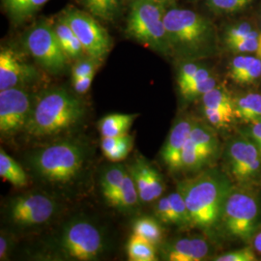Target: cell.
I'll return each mask as SVG.
<instances>
[{"label":"cell","mask_w":261,"mask_h":261,"mask_svg":"<svg viewBox=\"0 0 261 261\" xmlns=\"http://www.w3.org/2000/svg\"><path fill=\"white\" fill-rule=\"evenodd\" d=\"M7 252H8L7 239H6L5 236L1 235V237H0V258H1V260L6 258Z\"/></svg>","instance_id":"obj_43"},{"label":"cell","mask_w":261,"mask_h":261,"mask_svg":"<svg viewBox=\"0 0 261 261\" xmlns=\"http://www.w3.org/2000/svg\"><path fill=\"white\" fill-rule=\"evenodd\" d=\"M165 5L154 0H132L126 33L140 43L168 54L172 48L165 27Z\"/></svg>","instance_id":"obj_4"},{"label":"cell","mask_w":261,"mask_h":261,"mask_svg":"<svg viewBox=\"0 0 261 261\" xmlns=\"http://www.w3.org/2000/svg\"><path fill=\"white\" fill-rule=\"evenodd\" d=\"M230 190L227 178L217 170L180 182L177 191L185 199L191 225L209 231L219 224Z\"/></svg>","instance_id":"obj_1"},{"label":"cell","mask_w":261,"mask_h":261,"mask_svg":"<svg viewBox=\"0 0 261 261\" xmlns=\"http://www.w3.org/2000/svg\"><path fill=\"white\" fill-rule=\"evenodd\" d=\"M226 157L230 175L239 185H250L260 178V151L249 136H239L231 140Z\"/></svg>","instance_id":"obj_9"},{"label":"cell","mask_w":261,"mask_h":261,"mask_svg":"<svg viewBox=\"0 0 261 261\" xmlns=\"http://www.w3.org/2000/svg\"><path fill=\"white\" fill-rule=\"evenodd\" d=\"M83 3L95 18L112 21L120 15L124 0H83Z\"/></svg>","instance_id":"obj_22"},{"label":"cell","mask_w":261,"mask_h":261,"mask_svg":"<svg viewBox=\"0 0 261 261\" xmlns=\"http://www.w3.org/2000/svg\"><path fill=\"white\" fill-rule=\"evenodd\" d=\"M94 75H95V73L86 75V76H84V77L76 79V80L72 81L75 92L79 94L86 93L89 90V88H90V86L92 84Z\"/></svg>","instance_id":"obj_42"},{"label":"cell","mask_w":261,"mask_h":261,"mask_svg":"<svg viewBox=\"0 0 261 261\" xmlns=\"http://www.w3.org/2000/svg\"><path fill=\"white\" fill-rule=\"evenodd\" d=\"M147 177H148V193H149V202L158 199L163 195L165 185L163 178L158 171L148 165L147 168Z\"/></svg>","instance_id":"obj_35"},{"label":"cell","mask_w":261,"mask_h":261,"mask_svg":"<svg viewBox=\"0 0 261 261\" xmlns=\"http://www.w3.org/2000/svg\"><path fill=\"white\" fill-rule=\"evenodd\" d=\"M155 213L159 220L165 224H173V217L168 196L162 197L155 206Z\"/></svg>","instance_id":"obj_39"},{"label":"cell","mask_w":261,"mask_h":261,"mask_svg":"<svg viewBox=\"0 0 261 261\" xmlns=\"http://www.w3.org/2000/svg\"><path fill=\"white\" fill-rule=\"evenodd\" d=\"M154 1H156V2H159V3H161V4H163V5H167L168 4L169 2H171V0H154Z\"/></svg>","instance_id":"obj_45"},{"label":"cell","mask_w":261,"mask_h":261,"mask_svg":"<svg viewBox=\"0 0 261 261\" xmlns=\"http://www.w3.org/2000/svg\"><path fill=\"white\" fill-rule=\"evenodd\" d=\"M138 115L113 113L105 116L99 123L102 137H120L127 135Z\"/></svg>","instance_id":"obj_21"},{"label":"cell","mask_w":261,"mask_h":261,"mask_svg":"<svg viewBox=\"0 0 261 261\" xmlns=\"http://www.w3.org/2000/svg\"><path fill=\"white\" fill-rule=\"evenodd\" d=\"M134 233L140 235L153 245H158L163 238V230L158 222L150 217H142L133 224Z\"/></svg>","instance_id":"obj_28"},{"label":"cell","mask_w":261,"mask_h":261,"mask_svg":"<svg viewBox=\"0 0 261 261\" xmlns=\"http://www.w3.org/2000/svg\"><path fill=\"white\" fill-rule=\"evenodd\" d=\"M209 161L197 148L196 143L189 139L181 156V169L186 170H197L203 168Z\"/></svg>","instance_id":"obj_29"},{"label":"cell","mask_w":261,"mask_h":261,"mask_svg":"<svg viewBox=\"0 0 261 261\" xmlns=\"http://www.w3.org/2000/svg\"><path fill=\"white\" fill-rule=\"evenodd\" d=\"M140 196L138 189L135 184V181L130 171L127 170L121 187L117 194L113 197L111 205L118 207V208H130L136 205L139 202Z\"/></svg>","instance_id":"obj_26"},{"label":"cell","mask_w":261,"mask_h":261,"mask_svg":"<svg viewBox=\"0 0 261 261\" xmlns=\"http://www.w3.org/2000/svg\"><path fill=\"white\" fill-rule=\"evenodd\" d=\"M253 246L254 249L261 253V232L256 234L253 238Z\"/></svg>","instance_id":"obj_44"},{"label":"cell","mask_w":261,"mask_h":261,"mask_svg":"<svg viewBox=\"0 0 261 261\" xmlns=\"http://www.w3.org/2000/svg\"><path fill=\"white\" fill-rule=\"evenodd\" d=\"M254 29L248 23V22H242L238 25H235L229 28L225 33V43L230 44L235 41H238L242 38L247 37L250 35Z\"/></svg>","instance_id":"obj_38"},{"label":"cell","mask_w":261,"mask_h":261,"mask_svg":"<svg viewBox=\"0 0 261 261\" xmlns=\"http://www.w3.org/2000/svg\"><path fill=\"white\" fill-rule=\"evenodd\" d=\"M168 196L169 203L171 206L173 224H177L180 226L191 225L190 214H189L188 207H187L184 197L178 191L169 194V196Z\"/></svg>","instance_id":"obj_30"},{"label":"cell","mask_w":261,"mask_h":261,"mask_svg":"<svg viewBox=\"0 0 261 261\" xmlns=\"http://www.w3.org/2000/svg\"><path fill=\"white\" fill-rule=\"evenodd\" d=\"M217 86V80L214 76H209L196 84H191L180 91L183 98L186 100H195L198 97H202L204 94L209 92Z\"/></svg>","instance_id":"obj_32"},{"label":"cell","mask_w":261,"mask_h":261,"mask_svg":"<svg viewBox=\"0 0 261 261\" xmlns=\"http://www.w3.org/2000/svg\"><path fill=\"white\" fill-rule=\"evenodd\" d=\"M216 261H254L256 260L255 252L252 247H245L233 252H226L215 258Z\"/></svg>","instance_id":"obj_37"},{"label":"cell","mask_w":261,"mask_h":261,"mask_svg":"<svg viewBox=\"0 0 261 261\" xmlns=\"http://www.w3.org/2000/svg\"><path fill=\"white\" fill-rule=\"evenodd\" d=\"M98 62V60L94 59L92 57L86 59H80L72 70V81L96 73Z\"/></svg>","instance_id":"obj_36"},{"label":"cell","mask_w":261,"mask_h":261,"mask_svg":"<svg viewBox=\"0 0 261 261\" xmlns=\"http://www.w3.org/2000/svg\"><path fill=\"white\" fill-rule=\"evenodd\" d=\"M261 76V58L255 57L252 66L247 71V73L243 75L242 79L238 84H250L257 81Z\"/></svg>","instance_id":"obj_41"},{"label":"cell","mask_w":261,"mask_h":261,"mask_svg":"<svg viewBox=\"0 0 261 261\" xmlns=\"http://www.w3.org/2000/svg\"><path fill=\"white\" fill-rule=\"evenodd\" d=\"M84 160V152L79 145L62 142L35 152L30 163L41 177L54 183H67L79 174Z\"/></svg>","instance_id":"obj_5"},{"label":"cell","mask_w":261,"mask_h":261,"mask_svg":"<svg viewBox=\"0 0 261 261\" xmlns=\"http://www.w3.org/2000/svg\"><path fill=\"white\" fill-rule=\"evenodd\" d=\"M82 102L64 89L42 94L32 107L24 130L35 138L49 137L73 127L84 116Z\"/></svg>","instance_id":"obj_2"},{"label":"cell","mask_w":261,"mask_h":261,"mask_svg":"<svg viewBox=\"0 0 261 261\" xmlns=\"http://www.w3.org/2000/svg\"><path fill=\"white\" fill-rule=\"evenodd\" d=\"M133 142V137L128 134L120 137H102L101 148L106 158L112 162H120L128 157Z\"/></svg>","instance_id":"obj_19"},{"label":"cell","mask_w":261,"mask_h":261,"mask_svg":"<svg viewBox=\"0 0 261 261\" xmlns=\"http://www.w3.org/2000/svg\"><path fill=\"white\" fill-rule=\"evenodd\" d=\"M24 46L38 63L50 73H60L68 64L69 58L57 40L54 27L45 20L28 30Z\"/></svg>","instance_id":"obj_7"},{"label":"cell","mask_w":261,"mask_h":261,"mask_svg":"<svg viewBox=\"0 0 261 261\" xmlns=\"http://www.w3.org/2000/svg\"><path fill=\"white\" fill-rule=\"evenodd\" d=\"M55 202L42 194H29L15 198L10 204L13 222L20 225H36L46 223L55 213Z\"/></svg>","instance_id":"obj_12"},{"label":"cell","mask_w":261,"mask_h":261,"mask_svg":"<svg viewBox=\"0 0 261 261\" xmlns=\"http://www.w3.org/2000/svg\"><path fill=\"white\" fill-rule=\"evenodd\" d=\"M260 205L257 194L248 185L231 188L224 201L221 223L224 234L235 240L250 242L259 224Z\"/></svg>","instance_id":"obj_3"},{"label":"cell","mask_w":261,"mask_h":261,"mask_svg":"<svg viewBox=\"0 0 261 261\" xmlns=\"http://www.w3.org/2000/svg\"><path fill=\"white\" fill-rule=\"evenodd\" d=\"M56 37L68 58L81 59L85 54L84 47L69 23L61 16L53 25Z\"/></svg>","instance_id":"obj_17"},{"label":"cell","mask_w":261,"mask_h":261,"mask_svg":"<svg viewBox=\"0 0 261 261\" xmlns=\"http://www.w3.org/2000/svg\"><path fill=\"white\" fill-rule=\"evenodd\" d=\"M235 115L243 121L252 123L261 119V94L248 93L234 98Z\"/></svg>","instance_id":"obj_20"},{"label":"cell","mask_w":261,"mask_h":261,"mask_svg":"<svg viewBox=\"0 0 261 261\" xmlns=\"http://www.w3.org/2000/svg\"><path fill=\"white\" fill-rule=\"evenodd\" d=\"M29 94L18 87L0 90V132L12 135L24 129L31 112Z\"/></svg>","instance_id":"obj_11"},{"label":"cell","mask_w":261,"mask_h":261,"mask_svg":"<svg viewBox=\"0 0 261 261\" xmlns=\"http://www.w3.org/2000/svg\"><path fill=\"white\" fill-rule=\"evenodd\" d=\"M190 139L196 143L197 148L205 156L208 161L213 158L218 151L219 140L214 130L203 123L194 121L190 134Z\"/></svg>","instance_id":"obj_18"},{"label":"cell","mask_w":261,"mask_h":261,"mask_svg":"<svg viewBox=\"0 0 261 261\" xmlns=\"http://www.w3.org/2000/svg\"><path fill=\"white\" fill-rule=\"evenodd\" d=\"M199 68H200V66L196 63H193V62H189V63L181 66L177 77L179 89L182 88L183 86H185L191 81V79L195 75Z\"/></svg>","instance_id":"obj_40"},{"label":"cell","mask_w":261,"mask_h":261,"mask_svg":"<svg viewBox=\"0 0 261 261\" xmlns=\"http://www.w3.org/2000/svg\"><path fill=\"white\" fill-rule=\"evenodd\" d=\"M126 172L127 169L123 166H114L107 169L103 173L101 179V187L103 197L109 204H111L113 197L119 191Z\"/></svg>","instance_id":"obj_27"},{"label":"cell","mask_w":261,"mask_h":261,"mask_svg":"<svg viewBox=\"0 0 261 261\" xmlns=\"http://www.w3.org/2000/svg\"><path fill=\"white\" fill-rule=\"evenodd\" d=\"M61 247L73 259L92 260L103 251V240L93 224L79 221L67 225L62 234Z\"/></svg>","instance_id":"obj_10"},{"label":"cell","mask_w":261,"mask_h":261,"mask_svg":"<svg viewBox=\"0 0 261 261\" xmlns=\"http://www.w3.org/2000/svg\"><path fill=\"white\" fill-rule=\"evenodd\" d=\"M164 21L171 48L181 51L194 53L201 49L211 35L209 22L192 10L173 8L166 11Z\"/></svg>","instance_id":"obj_6"},{"label":"cell","mask_w":261,"mask_h":261,"mask_svg":"<svg viewBox=\"0 0 261 261\" xmlns=\"http://www.w3.org/2000/svg\"><path fill=\"white\" fill-rule=\"evenodd\" d=\"M127 253L130 261L157 260L155 245L136 233L128 241Z\"/></svg>","instance_id":"obj_25"},{"label":"cell","mask_w":261,"mask_h":261,"mask_svg":"<svg viewBox=\"0 0 261 261\" xmlns=\"http://www.w3.org/2000/svg\"><path fill=\"white\" fill-rule=\"evenodd\" d=\"M191 118L179 119L169 132L162 150V158L171 170L181 169V156L194 125Z\"/></svg>","instance_id":"obj_15"},{"label":"cell","mask_w":261,"mask_h":261,"mask_svg":"<svg viewBox=\"0 0 261 261\" xmlns=\"http://www.w3.org/2000/svg\"><path fill=\"white\" fill-rule=\"evenodd\" d=\"M209 251V245L203 238H181L166 248V258L170 261L202 260Z\"/></svg>","instance_id":"obj_16"},{"label":"cell","mask_w":261,"mask_h":261,"mask_svg":"<svg viewBox=\"0 0 261 261\" xmlns=\"http://www.w3.org/2000/svg\"><path fill=\"white\" fill-rule=\"evenodd\" d=\"M227 47L235 53L240 54H250L256 53L258 54L261 50V34L257 31L253 30L250 35L242 38L238 41L227 44Z\"/></svg>","instance_id":"obj_31"},{"label":"cell","mask_w":261,"mask_h":261,"mask_svg":"<svg viewBox=\"0 0 261 261\" xmlns=\"http://www.w3.org/2000/svg\"><path fill=\"white\" fill-rule=\"evenodd\" d=\"M69 23L89 57L100 61L109 54L112 39L108 31L90 13L69 9L62 15Z\"/></svg>","instance_id":"obj_8"},{"label":"cell","mask_w":261,"mask_h":261,"mask_svg":"<svg viewBox=\"0 0 261 261\" xmlns=\"http://www.w3.org/2000/svg\"><path fill=\"white\" fill-rule=\"evenodd\" d=\"M35 70L27 64L17 53L11 48H1L0 51V90H5L31 81Z\"/></svg>","instance_id":"obj_14"},{"label":"cell","mask_w":261,"mask_h":261,"mask_svg":"<svg viewBox=\"0 0 261 261\" xmlns=\"http://www.w3.org/2000/svg\"><path fill=\"white\" fill-rule=\"evenodd\" d=\"M255 57L251 56H238L234 57L231 61L229 75L235 83H239L243 75L247 73V71L252 66Z\"/></svg>","instance_id":"obj_33"},{"label":"cell","mask_w":261,"mask_h":261,"mask_svg":"<svg viewBox=\"0 0 261 261\" xmlns=\"http://www.w3.org/2000/svg\"><path fill=\"white\" fill-rule=\"evenodd\" d=\"M252 0H207L210 9L223 13H232L248 6Z\"/></svg>","instance_id":"obj_34"},{"label":"cell","mask_w":261,"mask_h":261,"mask_svg":"<svg viewBox=\"0 0 261 261\" xmlns=\"http://www.w3.org/2000/svg\"><path fill=\"white\" fill-rule=\"evenodd\" d=\"M0 175L14 186L23 187L28 184V176L24 170L2 149L0 151Z\"/></svg>","instance_id":"obj_24"},{"label":"cell","mask_w":261,"mask_h":261,"mask_svg":"<svg viewBox=\"0 0 261 261\" xmlns=\"http://www.w3.org/2000/svg\"><path fill=\"white\" fill-rule=\"evenodd\" d=\"M48 0H2L11 19L22 21L41 9Z\"/></svg>","instance_id":"obj_23"},{"label":"cell","mask_w":261,"mask_h":261,"mask_svg":"<svg viewBox=\"0 0 261 261\" xmlns=\"http://www.w3.org/2000/svg\"><path fill=\"white\" fill-rule=\"evenodd\" d=\"M201 99L203 115L213 127H227L236 118L234 98L223 86L217 85Z\"/></svg>","instance_id":"obj_13"}]
</instances>
